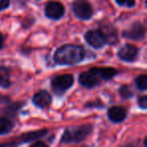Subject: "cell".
Listing matches in <instances>:
<instances>
[{
    "label": "cell",
    "mask_w": 147,
    "mask_h": 147,
    "mask_svg": "<svg viewBox=\"0 0 147 147\" xmlns=\"http://www.w3.org/2000/svg\"><path fill=\"white\" fill-rule=\"evenodd\" d=\"M136 86L139 90L145 91L147 89V76L146 75H141L136 79Z\"/></svg>",
    "instance_id": "16"
},
{
    "label": "cell",
    "mask_w": 147,
    "mask_h": 147,
    "mask_svg": "<svg viewBox=\"0 0 147 147\" xmlns=\"http://www.w3.org/2000/svg\"><path fill=\"white\" fill-rule=\"evenodd\" d=\"M101 32L103 33L105 39L107 42L110 43H116L117 41V31L114 29V27L111 24L107 23V24L101 25Z\"/></svg>",
    "instance_id": "12"
},
{
    "label": "cell",
    "mask_w": 147,
    "mask_h": 147,
    "mask_svg": "<svg viewBox=\"0 0 147 147\" xmlns=\"http://www.w3.org/2000/svg\"><path fill=\"white\" fill-rule=\"evenodd\" d=\"M92 130L91 125H83V126L71 127L65 129L63 135L61 137L63 143H71V142H80L84 140Z\"/></svg>",
    "instance_id": "3"
},
{
    "label": "cell",
    "mask_w": 147,
    "mask_h": 147,
    "mask_svg": "<svg viewBox=\"0 0 147 147\" xmlns=\"http://www.w3.org/2000/svg\"><path fill=\"white\" fill-rule=\"evenodd\" d=\"M47 134V130H39V131H33V132H29L26 133V134H23L22 136L20 137L21 142H27V141H31L33 139L39 138V137L43 136V135Z\"/></svg>",
    "instance_id": "14"
},
{
    "label": "cell",
    "mask_w": 147,
    "mask_h": 147,
    "mask_svg": "<svg viewBox=\"0 0 147 147\" xmlns=\"http://www.w3.org/2000/svg\"><path fill=\"white\" fill-rule=\"evenodd\" d=\"M137 55H138V49L132 45H124L118 53V57L125 61H133L137 57Z\"/></svg>",
    "instance_id": "9"
},
{
    "label": "cell",
    "mask_w": 147,
    "mask_h": 147,
    "mask_svg": "<svg viewBox=\"0 0 147 147\" xmlns=\"http://www.w3.org/2000/svg\"><path fill=\"white\" fill-rule=\"evenodd\" d=\"M74 84V77L69 74H65L55 77L51 81V86L57 94H63Z\"/></svg>",
    "instance_id": "4"
},
{
    "label": "cell",
    "mask_w": 147,
    "mask_h": 147,
    "mask_svg": "<svg viewBox=\"0 0 147 147\" xmlns=\"http://www.w3.org/2000/svg\"><path fill=\"white\" fill-rule=\"evenodd\" d=\"M126 115H127L126 109L121 106H114L109 109L108 111L109 118H110L111 121H113L115 123H119L121 121H123L126 118Z\"/></svg>",
    "instance_id": "10"
},
{
    "label": "cell",
    "mask_w": 147,
    "mask_h": 147,
    "mask_svg": "<svg viewBox=\"0 0 147 147\" xmlns=\"http://www.w3.org/2000/svg\"><path fill=\"white\" fill-rule=\"evenodd\" d=\"M73 10L81 19H89L93 15V9L87 0H76L73 3Z\"/></svg>",
    "instance_id": "5"
},
{
    "label": "cell",
    "mask_w": 147,
    "mask_h": 147,
    "mask_svg": "<svg viewBox=\"0 0 147 147\" xmlns=\"http://www.w3.org/2000/svg\"><path fill=\"white\" fill-rule=\"evenodd\" d=\"M9 4H10L9 0H0V10L7 8L9 6Z\"/></svg>",
    "instance_id": "20"
},
{
    "label": "cell",
    "mask_w": 147,
    "mask_h": 147,
    "mask_svg": "<svg viewBox=\"0 0 147 147\" xmlns=\"http://www.w3.org/2000/svg\"><path fill=\"white\" fill-rule=\"evenodd\" d=\"M85 57V49L81 45H65L59 47L55 53V61L59 65H75Z\"/></svg>",
    "instance_id": "1"
},
{
    "label": "cell",
    "mask_w": 147,
    "mask_h": 147,
    "mask_svg": "<svg viewBox=\"0 0 147 147\" xmlns=\"http://www.w3.org/2000/svg\"><path fill=\"white\" fill-rule=\"evenodd\" d=\"M117 71L113 67H93L80 75V83L86 88H93L103 80H110L116 75Z\"/></svg>",
    "instance_id": "2"
},
{
    "label": "cell",
    "mask_w": 147,
    "mask_h": 147,
    "mask_svg": "<svg viewBox=\"0 0 147 147\" xmlns=\"http://www.w3.org/2000/svg\"><path fill=\"white\" fill-rule=\"evenodd\" d=\"M120 95L123 99H129L132 97L133 94L128 86H123V87H121V89H120Z\"/></svg>",
    "instance_id": "17"
},
{
    "label": "cell",
    "mask_w": 147,
    "mask_h": 147,
    "mask_svg": "<svg viewBox=\"0 0 147 147\" xmlns=\"http://www.w3.org/2000/svg\"><path fill=\"white\" fill-rule=\"evenodd\" d=\"M124 37L128 39H134V40H139L142 39L145 35V29L144 27L141 25V23L136 22L132 25L129 29L125 30L123 32Z\"/></svg>",
    "instance_id": "8"
},
{
    "label": "cell",
    "mask_w": 147,
    "mask_h": 147,
    "mask_svg": "<svg viewBox=\"0 0 147 147\" xmlns=\"http://www.w3.org/2000/svg\"><path fill=\"white\" fill-rule=\"evenodd\" d=\"M10 86L9 71L5 67H0V87L8 88Z\"/></svg>",
    "instance_id": "13"
},
{
    "label": "cell",
    "mask_w": 147,
    "mask_h": 147,
    "mask_svg": "<svg viewBox=\"0 0 147 147\" xmlns=\"http://www.w3.org/2000/svg\"><path fill=\"white\" fill-rule=\"evenodd\" d=\"M13 128V123L7 118H0V135L6 134Z\"/></svg>",
    "instance_id": "15"
},
{
    "label": "cell",
    "mask_w": 147,
    "mask_h": 147,
    "mask_svg": "<svg viewBox=\"0 0 147 147\" xmlns=\"http://www.w3.org/2000/svg\"><path fill=\"white\" fill-rule=\"evenodd\" d=\"M85 38H86L87 42L95 49L104 47L107 42L104 35L100 30H89L85 34Z\"/></svg>",
    "instance_id": "6"
},
{
    "label": "cell",
    "mask_w": 147,
    "mask_h": 147,
    "mask_svg": "<svg viewBox=\"0 0 147 147\" xmlns=\"http://www.w3.org/2000/svg\"><path fill=\"white\" fill-rule=\"evenodd\" d=\"M65 13V7L61 2L51 1L45 6V15L51 19H59Z\"/></svg>",
    "instance_id": "7"
},
{
    "label": "cell",
    "mask_w": 147,
    "mask_h": 147,
    "mask_svg": "<svg viewBox=\"0 0 147 147\" xmlns=\"http://www.w3.org/2000/svg\"><path fill=\"white\" fill-rule=\"evenodd\" d=\"M37 146H42V147H45L47 146V144L45 143H43V142H35V143H33L32 144V147H37Z\"/></svg>",
    "instance_id": "21"
},
{
    "label": "cell",
    "mask_w": 147,
    "mask_h": 147,
    "mask_svg": "<svg viewBox=\"0 0 147 147\" xmlns=\"http://www.w3.org/2000/svg\"><path fill=\"white\" fill-rule=\"evenodd\" d=\"M116 2L121 6L132 7L135 5V0H116Z\"/></svg>",
    "instance_id": "18"
},
{
    "label": "cell",
    "mask_w": 147,
    "mask_h": 147,
    "mask_svg": "<svg viewBox=\"0 0 147 147\" xmlns=\"http://www.w3.org/2000/svg\"><path fill=\"white\" fill-rule=\"evenodd\" d=\"M138 104L140 106V108L142 109H146L147 108V97L146 96H142L138 99Z\"/></svg>",
    "instance_id": "19"
},
{
    "label": "cell",
    "mask_w": 147,
    "mask_h": 147,
    "mask_svg": "<svg viewBox=\"0 0 147 147\" xmlns=\"http://www.w3.org/2000/svg\"><path fill=\"white\" fill-rule=\"evenodd\" d=\"M34 105H36L39 108H45L47 107L51 103V97L47 91H39L38 93L33 96L32 99Z\"/></svg>",
    "instance_id": "11"
},
{
    "label": "cell",
    "mask_w": 147,
    "mask_h": 147,
    "mask_svg": "<svg viewBox=\"0 0 147 147\" xmlns=\"http://www.w3.org/2000/svg\"><path fill=\"white\" fill-rule=\"evenodd\" d=\"M3 36H2V34H1V33H0V49H2L3 47Z\"/></svg>",
    "instance_id": "22"
}]
</instances>
